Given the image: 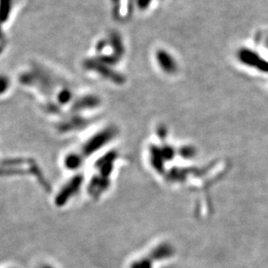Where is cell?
I'll return each mask as SVG.
<instances>
[{
    "label": "cell",
    "instance_id": "1",
    "mask_svg": "<svg viewBox=\"0 0 268 268\" xmlns=\"http://www.w3.org/2000/svg\"><path fill=\"white\" fill-rule=\"evenodd\" d=\"M43 268H53V267H50V266H46V267H44H44H43Z\"/></svg>",
    "mask_w": 268,
    "mask_h": 268
}]
</instances>
